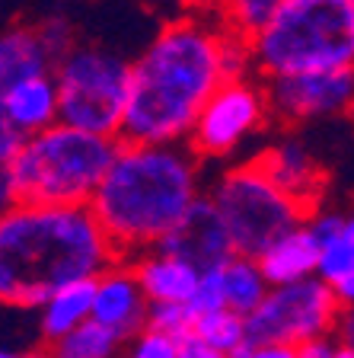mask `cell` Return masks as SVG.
I'll return each mask as SVG.
<instances>
[{
  "label": "cell",
  "mask_w": 354,
  "mask_h": 358,
  "mask_svg": "<svg viewBox=\"0 0 354 358\" xmlns=\"http://www.w3.org/2000/svg\"><path fill=\"white\" fill-rule=\"evenodd\" d=\"M147 294L140 291L138 278L131 272V262L118 256L112 266H105L96 278H93V310L89 317L109 323L112 329L131 339L147 317Z\"/></svg>",
  "instance_id": "obj_11"
},
{
  "label": "cell",
  "mask_w": 354,
  "mask_h": 358,
  "mask_svg": "<svg viewBox=\"0 0 354 358\" xmlns=\"http://www.w3.org/2000/svg\"><path fill=\"white\" fill-rule=\"evenodd\" d=\"M265 115L268 99L262 87H256L249 77L221 80L198 109L185 144L201 160H223V157L236 154L265 125Z\"/></svg>",
  "instance_id": "obj_9"
},
{
  "label": "cell",
  "mask_w": 354,
  "mask_h": 358,
  "mask_svg": "<svg viewBox=\"0 0 354 358\" xmlns=\"http://www.w3.org/2000/svg\"><path fill=\"white\" fill-rule=\"evenodd\" d=\"M201 195V157L185 141H118L89 199L115 256L156 246Z\"/></svg>",
  "instance_id": "obj_1"
},
{
  "label": "cell",
  "mask_w": 354,
  "mask_h": 358,
  "mask_svg": "<svg viewBox=\"0 0 354 358\" xmlns=\"http://www.w3.org/2000/svg\"><path fill=\"white\" fill-rule=\"evenodd\" d=\"M144 327L163 329V333L182 339V336L192 329V313H189V307H185L182 301H150Z\"/></svg>",
  "instance_id": "obj_26"
},
{
  "label": "cell",
  "mask_w": 354,
  "mask_h": 358,
  "mask_svg": "<svg viewBox=\"0 0 354 358\" xmlns=\"http://www.w3.org/2000/svg\"><path fill=\"white\" fill-rule=\"evenodd\" d=\"M189 313L198 317V313H207V310H217L223 307V288H221V262L217 266H207L198 272V282H195L192 294L185 301Z\"/></svg>",
  "instance_id": "obj_27"
},
{
  "label": "cell",
  "mask_w": 354,
  "mask_h": 358,
  "mask_svg": "<svg viewBox=\"0 0 354 358\" xmlns=\"http://www.w3.org/2000/svg\"><path fill=\"white\" fill-rule=\"evenodd\" d=\"M230 237L233 253L258 256L278 234L307 217V205L272 182L268 173L252 160L223 170L207 192Z\"/></svg>",
  "instance_id": "obj_6"
},
{
  "label": "cell",
  "mask_w": 354,
  "mask_h": 358,
  "mask_svg": "<svg viewBox=\"0 0 354 358\" xmlns=\"http://www.w3.org/2000/svg\"><path fill=\"white\" fill-rule=\"evenodd\" d=\"M262 272H265L268 285H288L300 282V278L316 275V262H319V243L307 224H294L284 234L272 240V243L256 256Z\"/></svg>",
  "instance_id": "obj_15"
},
{
  "label": "cell",
  "mask_w": 354,
  "mask_h": 358,
  "mask_svg": "<svg viewBox=\"0 0 354 358\" xmlns=\"http://www.w3.org/2000/svg\"><path fill=\"white\" fill-rule=\"evenodd\" d=\"M52 74L61 122L118 138L131 90V61L103 45H74L54 61Z\"/></svg>",
  "instance_id": "obj_7"
},
{
  "label": "cell",
  "mask_w": 354,
  "mask_h": 358,
  "mask_svg": "<svg viewBox=\"0 0 354 358\" xmlns=\"http://www.w3.org/2000/svg\"><path fill=\"white\" fill-rule=\"evenodd\" d=\"M281 7H284V0H221L214 20L239 36L256 38Z\"/></svg>",
  "instance_id": "obj_23"
},
{
  "label": "cell",
  "mask_w": 354,
  "mask_h": 358,
  "mask_svg": "<svg viewBox=\"0 0 354 358\" xmlns=\"http://www.w3.org/2000/svg\"><path fill=\"white\" fill-rule=\"evenodd\" d=\"M128 349L138 358H179V339L170 333H163V329L140 327L128 339Z\"/></svg>",
  "instance_id": "obj_28"
},
{
  "label": "cell",
  "mask_w": 354,
  "mask_h": 358,
  "mask_svg": "<svg viewBox=\"0 0 354 358\" xmlns=\"http://www.w3.org/2000/svg\"><path fill=\"white\" fill-rule=\"evenodd\" d=\"M156 246L185 256V259L195 262L198 268L217 266V262H223L230 253H233L227 231H223L221 217H217V211H214V205H211L207 195H198V199L192 201V208L185 211L182 221H179Z\"/></svg>",
  "instance_id": "obj_12"
},
{
  "label": "cell",
  "mask_w": 354,
  "mask_h": 358,
  "mask_svg": "<svg viewBox=\"0 0 354 358\" xmlns=\"http://www.w3.org/2000/svg\"><path fill=\"white\" fill-rule=\"evenodd\" d=\"M16 201H20V195H16L13 176H10V166H7V164H0V215L13 208Z\"/></svg>",
  "instance_id": "obj_34"
},
{
  "label": "cell",
  "mask_w": 354,
  "mask_h": 358,
  "mask_svg": "<svg viewBox=\"0 0 354 358\" xmlns=\"http://www.w3.org/2000/svg\"><path fill=\"white\" fill-rule=\"evenodd\" d=\"M339 313L341 301L335 298V288L319 275L272 285L265 298L246 313V343L239 345L236 358H256L258 349L272 345L290 349L297 355L303 343L335 333Z\"/></svg>",
  "instance_id": "obj_8"
},
{
  "label": "cell",
  "mask_w": 354,
  "mask_h": 358,
  "mask_svg": "<svg viewBox=\"0 0 354 358\" xmlns=\"http://www.w3.org/2000/svg\"><path fill=\"white\" fill-rule=\"evenodd\" d=\"M38 38H42L45 52H48V58H52V67L54 61L61 58V55H67L71 48L77 45V36H74V26L67 20H61V16H52V20H45L42 26H36Z\"/></svg>",
  "instance_id": "obj_29"
},
{
  "label": "cell",
  "mask_w": 354,
  "mask_h": 358,
  "mask_svg": "<svg viewBox=\"0 0 354 358\" xmlns=\"http://www.w3.org/2000/svg\"><path fill=\"white\" fill-rule=\"evenodd\" d=\"M128 262H131V272L138 278L140 291L147 294V301H182L185 304L201 272L185 256L160 250V246L140 250V253L128 256Z\"/></svg>",
  "instance_id": "obj_13"
},
{
  "label": "cell",
  "mask_w": 354,
  "mask_h": 358,
  "mask_svg": "<svg viewBox=\"0 0 354 358\" xmlns=\"http://www.w3.org/2000/svg\"><path fill=\"white\" fill-rule=\"evenodd\" d=\"M297 355L300 358H335V355H345V352H341L339 336L329 333V336H316L310 343H303L300 349H297Z\"/></svg>",
  "instance_id": "obj_32"
},
{
  "label": "cell",
  "mask_w": 354,
  "mask_h": 358,
  "mask_svg": "<svg viewBox=\"0 0 354 358\" xmlns=\"http://www.w3.org/2000/svg\"><path fill=\"white\" fill-rule=\"evenodd\" d=\"M341 231H345V237H351V240H354V211L345 217V227H341Z\"/></svg>",
  "instance_id": "obj_36"
},
{
  "label": "cell",
  "mask_w": 354,
  "mask_h": 358,
  "mask_svg": "<svg viewBox=\"0 0 354 358\" xmlns=\"http://www.w3.org/2000/svg\"><path fill=\"white\" fill-rule=\"evenodd\" d=\"M256 164L268 173L272 182H278L284 192L300 199L307 208H310L313 201L319 199V192H323V173H319L310 148L303 141H297V138H284V141L272 144Z\"/></svg>",
  "instance_id": "obj_14"
},
{
  "label": "cell",
  "mask_w": 354,
  "mask_h": 358,
  "mask_svg": "<svg viewBox=\"0 0 354 358\" xmlns=\"http://www.w3.org/2000/svg\"><path fill=\"white\" fill-rule=\"evenodd\" d=\"M38 71H52V58L45 52L36 26H16V29L0 32V93L10 83Z\"/></svg>",
  "instance_id": "obj_18"
},
{
  "label": "cell",
  "mask_w": 354,
  "mask_h": 358,
  "mask_svg": "<svg viewBox=\"0 0 354 358\" xmlns=\"http://www.w3.org/2000/svg\"><path fill=\"white\" fill-rule=\"evenodd\" d=\"M223 80L221 22H166L131 61L121 141H185L198 109Z\"/></svg>",
  "instance_id": "obj_2"
},
{
  "label": "cell",
  "mask_w": 354,
  "mask_h": 358,
  "mask_svg": "<svg viewBox=\"0 0 354 358\" xmlns=\"http://www.w3.org/2000/svg\"><path fill=\"white\" fill-rule=\"evenodd\" d=\"M252 67H256V58H252V38H246V36H239V32L221 26V71H223V80L249 77Z\"/></svg>",
  "instance_id": "obj_25"
},
{
  "label": "cell",
  "mask_w": 354,
  "mask_h": 358,
  "mask_svg": "<svg viewBox=\"0 0 354 358\" xmlns=\"http://www.w3.org/2000/svg\"><path fill=\"white\" fill-rule=\"evenodd\" d=\"M265 99L281 122H319L354 112V64L268 77Z\"/></svg>",
  "instance_id": "obj_10"
},
{
  "label": "cell",
  "mask_w": 354,
  "mask_h": 358,
  "mask_svg": "<svg viewBox=\"0 0 354 358\" xmlns=\"http://www.w3.org/2000/svg\"><path fill=\"white\" fill-rule=\"evenodd\" d=\"M351 7H354V0H351Z\"/></svg>",
  "instance_id": "obj_37"
},
{
  "label": "cell",
  "mask_w": 354,
  "mask_h": 358,
  "mask_svg": "<svg viewBox=\"0 0 354 358\" xmlns=\"http://www.w3.org/2000/svg\"><path fill=\"white\" fill-rule=\"evenodd\" d=\"M115 259L89 205L16 201L0 215V304L38 307L54 288L99 275Z\"/></svg>",
  "instance_id": "obj_3"
},
{
  "label": "cell",
  "mask_w": 354,
  "mask_h": 358,
  "mask_svg": "<svg viewBox=\"0 0 354 358\" xmlns=\"http://www.w3.org/2000/svg\"><path fill=\"white\" fill-rule=\"evenodd\" d=\"M192 333L214 352V358H223V355L236 358L239 345L246 343V317L230 310V307H217V310L192 317Z\"/></svg>",
  "instance_id": "obj_21"
},
{
  "label": "cell",
  "mask_w": 354,
  "mask_h": 358,
  "mask_svg": "<svg viewBox=\"0 0 354 358\" xmlns=\"http://www.w3.org/2000/svg\"><path fill=\"white\" fill-rule=\"evenodd\" d=\"M26 141V131L13 122V115L3 106V96H0V164H10L16 157V150Z\"/></svg>",
  "instance_id": "obj_30"
},
{
  "label": "cell",
  "mask_w": 354,
  "mask_h": 358,
  "mask_svg": "<svg viewBox=\"0 0 354 358\" xmlns=\"http://www.w3.org/2000/svg\"><path fill=\"white\" fill-rule=\"evenodd\" d=\"M93 278H77V282L61 285L36 307L45 349H52L58 339H64L77 323L89 317V310H93Z\"/></svg>",
  "instance_id": "obj_17"
},
{
  "label": "cell",
  "mask_w": 354,
  "mask_h": 358,
  "mask_svg": "<svg viewBox=\"0 0 354 358\" xmlns=\"http://www.w3.org/2000/svg\"><path fill=\"white\" fill-rule=\"evenodd\" d=\"M303 224H307V231L316 237V243H323V240L341 234V227H345V217H341L339 211H316V215L303 217Z\"/></svg>",
  "instance_id": "obj_31"
},
{
  "label": "cell",
  "mask_w": 354,
  "mask_h": 358,
  "mask_svg": "<svg viewBox=\"0 0 354 358\" xmlns=\"http://www.w3.org/2000/svg\"><path fill=\"white\" fill-rule=\"evenodd\" d=\"M335 336H339V343H341V352L354 355V304L341 307L339 323H335Z\"/></svg>",
  "instance_id": "obj_33"
},
{
  "label": "cell",
  "mask_w": 354,
  "mask_h": 358,
  "mask_svg": "<svg viewBox=\"0 0 354 358\" xmlns=\"http://www.w3.org/2000/svg\"><path fill=\"white\" fill-rule=\"evenodd\" d=\"M351 266H354V240H351V237H345V231L319 243L316 275L323 278V282L335 285Z\"/></svg>",
  "instance_id": "obj_24"
},
{
  "label": "cell",
  "mask_w": 354,
  "mask_h": 358,
  "mask_svg": "<svg viewBox=\"0 0 354 358\" xmlns=\"http://www.w3.org/2000/svg\"><path fill=\"white\" fill-rule=\"evenodd\" d=\"M252 58L265 77L354 64L351 0H284L252 38Z\"/></svg>",
  "instance_id": "obj_5"
},
{
  "label": "cell",
  "mask_w": 354,
  "mask_h": 358,
  "mask_svg": "<svg viewBox=\"0 0 354 358\" xmlns=\"http://www.w3.org/2000/svg\"><path fill=\"white\" fill-rule=\"evenodd\" d=\"M0 96H3V106L13 115V122L26 134H36L58 122V83H54L52 71L22 77V80L10 83Z\"/></svg>",
  "instance_id": "obj_16"
},
{
  "label": "cell",
  "mask_w": 354,
  "mask_h": 358,
  "mask_svg": "<svg viewBox=\"0 0 354 358\" xmlns=\"http://www.w3.org/2000/svg\"><path fill=\"white\" fill-rule=\"evenodd\" d=\"M121 349H128L125 336L118 333V329H112L109 323L96 320V317H87L64 339H58L48 352H54L61 358H112Z\"/></svg>",
  "instance_id": "obj_20"
},
{
  "label": "cell",
  "mask_w": 354,
  "mask_h": 358,
  "mask_svg": "<svg viewBox=\"0 0 354 358\" xmlns=\"http://www.w3.org/2000/svg\"><path fill=\"white\" fill-rule=\"evenodd\" d=\"M332 288H335V298L341 301V307H351L354 304V266L348 268V272L332 285Z\"/></svg>",
  "instance_id": "obj_35"
},
{
  "label": "cell",
  "mask_w": 354,
  "mask_h": 358,
  "mask_svg": "<svg viewBox=\"0 0 354 358\" xmlns=\"http://www.w3.org/2000/svg\"><path fill=\"white\" fill-rule=\"evenodd\" d=\"M118 138L54 122L36 134H26L22 148L10 160V176L20 201L42 205H89L99 179L105 176Z\"/></svg>",
  "instance_id": "obj_4"
},
{
  "label": "cell",
  "mask_w": 354,
  "mask_h": 358,
  "mask_svg": "<svg viewBox=\"0 0 354 358\" xmlns=\"http://www.w3.org/2000/svg\"><path fill=\"white\" fill-rule=\"evenodd\" d=\"M221 288H223V307L236 313H249L258 301L265 298V291L272 288L258 266L256 256L246 253H230L221 262Z\"/></svg>",
  "instance_id": "obj_19"
},
{
  "label": "cell",
  "mask_w": 354,
  "mask_h": 358,
  "mask_svg": "<svg viewBox=\"0 0 354 358\" xmlns=\"http://www.w3.org/2000/svg\"><path fill=\"white\" fill-rule=\"evenodd\" d=\"M38 349H45V343L38 333L36 307L0 304V358L36 355Z\"/></svg>",
  "instance_id": "obj_22"
}]
</instances>
